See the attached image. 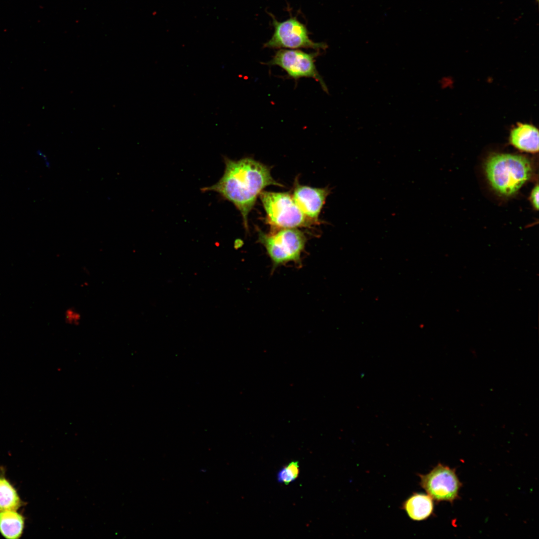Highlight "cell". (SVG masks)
Instances as JSON below:
<instances>
[{"mask_svg": "<svg viewBox=\"0 0 539 539\" xmlns=\"http://www.w3.org/2000/svg\"><path fill=\"white\" fill-rule=\"evenodd\" d=\"M330 190L294 184L292 197L301 212L315 224L319 223V216Z\"/></svg>", "mask_w": 539, "mask_h": 539, "instance_id": "ba28073f", "label": "cell"}, {"mask_svg": "<svg viewBox=\"0 0 539 539\" xmlns=\"http://www.w3.org/2000/svg\"><path fill=\"white\" fill-rule=\"evenodd\" d=\"M509 140L520 151L531 153L539 151V130L532 124L518 123L511 130Z\"/></svg>", "mask_w": 539, "mask_h": 539, "instance_id": "9c48e42d", "label": "cell"}, {"mask_svg": "<svg viewBox=\"0 0 539 539\" xmlns=\"http://www.w3.org/2000/svg\"><path fill=\"white\" fill-rule=\"evenodd\" d=\"M225 168L215 184L203 192H215L231 202L240 212L245 229L248 230V216L258 197L270 185L283 186L272 177L270 168L251 157L234 160L224 157Z\"/></svg>", "mask_w": 539, "mask_h": 539, "instance_id": "6da1fadb", "label": "cell"}, {"mask_svg": "<svg viewBox=\"0 0 539 539\" xmlns=\"http://www.w3.org/2000/svg\"><path fill=\"white\" fill-rule=\"evenodd\" d=\"M36 154L37 156L42 159L45 166L47 168H50L51 164L47 155L40 149H38L36 151Z\"/></svg>", "mask_w": 539, "mask_h": 539, "instance_id": "2e32d148", "label": "cell"}, {"mask_svg": "<svg viewBox=\"0 0 539 539\" xmlns=\"http://www.w3.org/2000/svg\"><path fill=\"white\" fill-rule=\"evenodd\" d=\"M64 319L69 325H77L81 320V314L76 308L69 307L64 312Z\"/></svg>", "mask_w": 539, "mask_h": 539, "instance_id": "5bb4252c", "label": "cell"}, {"mask_svg": "<svg viewBox=\"0 0 539 539\" xmlns=\"http://www.w3.org/2000/svg\"><path fill=\"white\" fill-rule=\"evenodd\" d=\"M274 31L271 38L264 44L265 47L270 48H300L325 50L327 45L324 43L315 42L311 40L305 25L295 18L291 17L279 22L273 19Z\"/></svg>", "mask_w": 539, "mask_h": 539, "instance_id": "8992f818", "label": "cell"}, {"mask_svg": "<svg viewBox=\"0 0 539 539\" xmlns=\"http://www.w3.org/2000/svg\"><path fill=\"white\" fill-rule=\"evenodd\" d=\"M531 202L537 210H539V186L537 184L532 190L530 195Z\"/></svg>", "mask_w": 539, "mask_h": 539, "instance_id": "9a60e30c", "label": "cell"}, {"mask_svg": "<svg viewBox=\"0 0 539 539\" xmlns=\"http://www.w3.org/2000/svg\"><path fill=\"white\" fill-rule=\"evenodd\" d=\"M260 197L273 230L297 228L315 224L300 210L287 192L262 191Z\"/></svg>", "mask_w": 539, "mask_h": 539, "instance_id": "277c9868", "label": "cell"}, {"mask_svg": "<svg viewBox=\"0 0 539 539\" xmlns=\"http://www.w3.org/2000/svg\"><path fill=\"white\" fill-rule=\"evenodd\" d=\"M485 172L492 188L508 196L516 193L530 178L532 168L530 161L524 156L498 154L489 158Z\"/></svg>", "mask_w": 539, "mask_h": 539, "instance_id": "7a4b0ae2", "label": "cell"}, {"mask_svg": "<svg viewBox=\"0 0 539 539\" xmlns=\"http://www.w3.org/2000/svg\"><path fill=\"white\" fill-rule=\"evenodd\" d=\"M402 507L410 519L421 521L433 514V500L428 494L415 493L403 502Z\"/></svg>", "mask_w": 539, "mask_h": 539, "instance_id": "30bf717a", "label": "cell"}, {"mask_svg": "<svg viewBox=\"0 0 539 539\" xmlns=\"http://www.w3.org/2000/svg\"><path fill=\"white\" fill-rule=\"evenodd\" d=\"M24 517L16 510L0 511V534L6 539H18L22 535Z\"/></svg>", "mask_w": 539, "mask_h": 539, "instance_id": "8fae6325", "label": "cell"}, {"mask_svg": "<svg viewBox=\"0 0 539 539\" xmlns=\"http://www.w3.org/2000/svg\"><path fill=\"white\" fill-rule=\"evenodd\" d=\"M419 476L420 486L433 500L453 503L459 498L462 483L455 469L439 463L428 473Z\"/></svg>", "mask_w": 539, "mask_h": 539, "instance_id": "52a82bcc", "label": "cell"}, {"mask_svg": "<svg viewBox=\"0 0 539 539\" xmlns=\"http://www.w3.org/2000/svg\"><path fill=\"white\" fill-rule=\"evenodd\" d=\"M258 241L266 250L272 268L289 263H299L306 238L297 228L273 230L265 233L259 230Z\"/></svg>", "mask_w": 539, "mask_h": 539, "instance_id": "3957f363", "label": "cell"}, {"mask_svg": "<svg viewBox=\"0 0 539 539\" xmlns=\"http://www.w3.org/2000/svg\"><path fill=\"white\" fill-rule=\"evenodd\" d=\"M299 473V466L297 461H292L282 468L277 474L278 483L287 485L295 481Z\"/></svg>", "mask_w": 539, "mask_h": 539, "instance_id": "4fadbf2b", "label": "cell"}, {"mask_svg": "<svg viewBox=\"0 0 539 539\" xmlns=\"http://www.w3.org/2000/svg\"><path fill=\"white\" fill-rule=\"evenodd\" d=\"M317 55L316 53H307L298 49H280L267 64L279 66L288 77L295 80L303 77L313 78L328 93V88L315 64Z\"/></svg>", "mask_w": 539, "mask_h": 539, "instance_id": "5b68a950", "label": "cell"}, {"mask_svg": "<svg viewBox=\"0 0 539 539\" xmlns=\"http://www.w3.org/2000/svg\"><path fill=\"white\" fill-rule=\"evenodd\" d=\"M537 0V1H538V0Z\"/></svg>", "mask_w": 539, "mask_h": 539, "instance_id": "e0dca14e", "label": "cell"}, {"mask_svg": "<svg viewBox=\"0 0 539 539\" xmlns=\"http://www.w3.org/2000/svg\"><path fill=\"white\" fill-rule=\"evenodd\" d=\"M22 503L15 488L5 477L0 476V511H17Z\"/></svg>", "mask_w": 539, "mask_h": 539, "instance_id": "7c38bea8", "label": "cell"}]
</instances>
